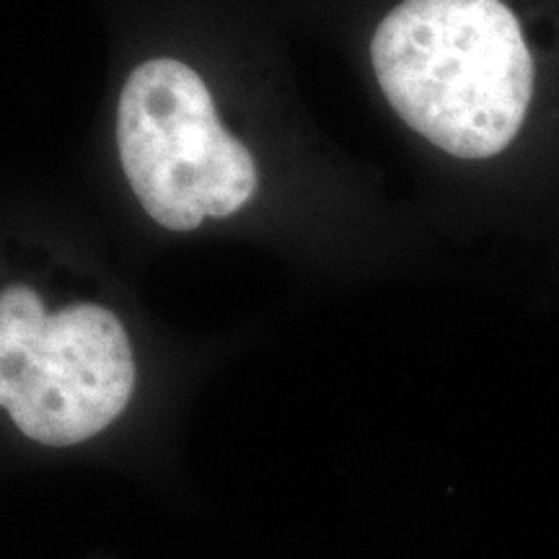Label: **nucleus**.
Returning a JSON list of instances; mask_svg holds the SVG:
<instances>
[{"instance_id":"obj_1","label":"nucleus","mask_w":559,"mask_h":559,"mask_svg":"<svg viewBox=\"0 0 559 559\" xmlns=\"http://www.w3.org/2000/svg\"><path fill=\"white\" fill-rule=\"evenodd\" d=\"M370 60L396 115L456 158L498 156L526 120L534 60L502 0H404Z\"/></svg>"},{"instance_id":"obj_2","label":"nucleus","mask_w":559,"mask_h":559,"mask_svg":"<svg viewBox=\"0 0 559 559\" xmlns=\"http://www.w3.org/2000/svg\"><path fill=\"white\" fill-rule=\"evenodd\" d=\"M135 358L122 321L94 304L50 313L26 285L0 296V404L26 438L79 445L122 415Z\"/></svg>"},{"instance_id":"obj_3","label":"nucleus","mask_w":559,"mask_h":559,"mask_svg":"<svg viewBox=\"0 0 559 559\" xmlns=\"http://www.w3.org/2000/svg\"><path fill=\"white\" fill-rule=\"evenodd\" d=\"M117 148L140 205L169 230L239 213L260 179L247 145L223 130L205 81L171 58L130 73L117 107Z\"/></svg>"}]
</instances>
